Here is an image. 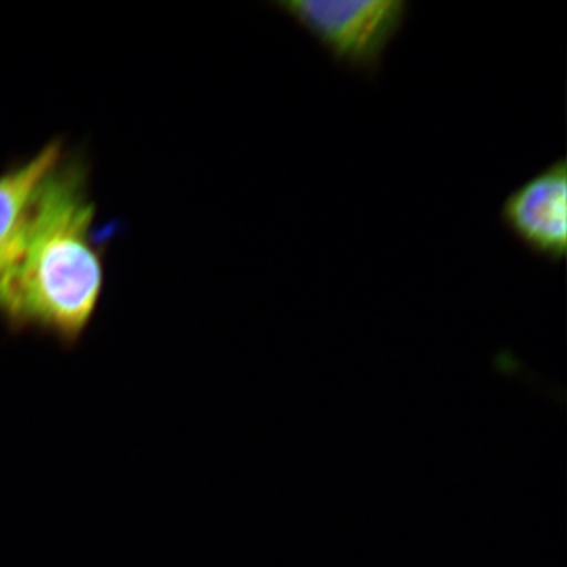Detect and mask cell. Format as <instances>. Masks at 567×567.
<instances>
[{"instance_id": "6da1fadb", "label": "cell", "mask_w": 567, "mask_h": 567, "mask_svg": "<svg viewBox=\"0 0 567 567\" xmlns=\"http://www.w3.org/2000/svg\"><path fill=\"white\" fill-rule=\"evenodd\" d=\"M87 153L66 148L41 183L0 290L10 333L35 330L73 349L99 312L110 240L95 233Z\"/></svg>"}, {"instance_id": "7a4b0ae2", "label": "cell", "mask_w": 567, "mask_h": 567, "mask_svg": "<svg viewBox=\"0 0 567 567\" xmlns=\"http://www.w3.org/2000/svg\"><path fill=\"white\" fill-rule=\"evenodd\" d=\"M339 65L374 74L404 29L409 0H270Z\"/></svg>"}, {"instance_id": "3957f363", "label": "cell", "mask_w": 567, "mask_h": 567, "mask_svg": "<svg viewBox=\"0 0 567 567\" xmlns=\"http://www.w3.org/2000/svg\"><path fill=\"white\" fill-rule=\"evenodd\" d=\"M499 221L529 252L559 264L567 252V159L559 156L516 186L499 207Z\"/></svg>"}, {"instance_id": "277c9868", "label": "cell", "mask_w": 567, "mask_h": 567, "mask_svg": "<svg viewBox=\"0 0 567 567\" xmlns=\"http://www.w3.org/2000/svg\"><path fill=\"white\" fill-rule=\"evenodd\" d=\"M65 151V140L52 137L31 158L14 159L0 173V290L41 183Z\"/></svg>"}]
</instances>
